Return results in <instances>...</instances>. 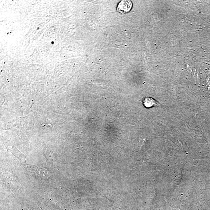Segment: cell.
<instances>
[{
	"label": "cell",
	"mask_w": 210,
	"mask_h": 210,
	"mask_svg": "<svg viewBox=\"0 0 210 210\" xmlns=\"http://www.w3.org/2000/svg\"><path fill=\"white\" fill-rule=\"evenodd\" d=\"M132 7V3L129 1H122L118 5L117 10L119 12L125 13L128 12Z\"/></svg>",
	"instance_id": "6da1fadb"
}]
</instances>
